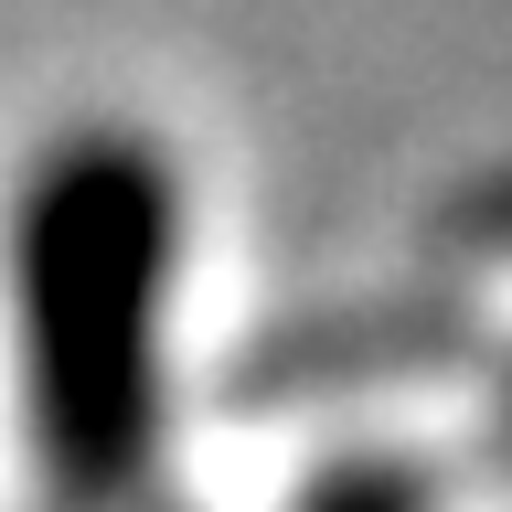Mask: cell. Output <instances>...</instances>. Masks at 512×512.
Masks as SVG:
<instances>
[{"label":"cell","mask_w":512,"mask_h":512,"mask_svg":"<svg viewBox=\"0 0 512 512\" xmlns=\"http://www.w3.org/2000/svg\"><path fill=\"white\" fill-rule=\"evenodd\" d=\"M182 192L139 128H75L22 192V363L43 470L107 502L160 438V320H171Z\"/></svg>","instance_id":"obj_1"},{"label":"cell","mask_w":512,"mask_h":512,"mask_svg":"<svg viewBox=\"0 0 512 512\" xmlns=\"http://www.w3.org/2000/svg\"><path fill=\"white\" fill-rule=\"evenodd\" d=\"M299 512H427V502H416V480H406V470H384V459H352V470H320Z\"/></svg>","instance_id":"obj_2"},{"label":"cell","mask_w":512,"mask_h":512,"mask_svg":"<svg viewBox=\"0 0 512 512\" xmlns=\"http://www.w3.org/2000/svg\"><path fill=\"white\" fill-rule=\"evenodd\" d=\"M448 224H459L470 246H502V256H512V182H480V192H459V203H448Z\"/></svg>","instance_id":"obj_3"}]
</instances>
